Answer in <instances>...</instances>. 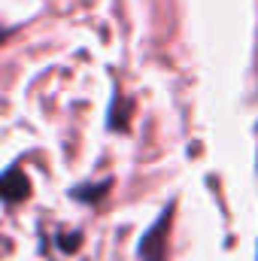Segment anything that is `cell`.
I'll return each instance as SVG.
<instances>
[{"instance_id":"1","label":"cell","mask_w":258,"mask_h":261,"mask_svg":"<svg viewBox=\"0 0 258 261\" xmlns=\"http://www.w3.org/2000/svg\"><path fill=\"white\" fill-rule=\"evenodd\" d=\"M170 216H173V206H167L161 213V219L143 234L140 240V258L143 261H164L167 258V231H170Z\"/></svg>"},{"instance_id":"2","label":"cell","mask_w":258,"mask_h":261,"mask_svg":"<svg viewBox=\"0 0 258 261\" xmlns=\"http://www.w3.org/2000/svg\"><path fill=\"white\" fill-rule=\"evenodd\" d=\"M31 195V179L24 176V170L12 167L0 176V200L3 203H18Z\"/></svg>"},{"instance_id":"3","label":"cell","mask_w":258,"mask_h":261,"mask_svg":"<svg viewBox=\"0 0 258 261\" xmlns=\"http://www.w3.org/2000/svg\"><path fill=\"white\" fill-rule=\"evenodd\" d=\"M110 186H113V182H104V186H76L70 195L76 197V200H88V203H91V200H97V197L107 195Z\"/></svg>"}]
</instances>
